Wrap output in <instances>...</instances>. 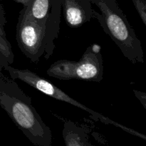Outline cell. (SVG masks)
I'll return each mask as SVG.
<instances>
[{
    "label": "cell",
    "mask_w": 146,
    "mask_h": 146,
    "mask_svg": "<svg viewBox=\"0 0 146 146\" xmlns=\"http://www.w3.org/2000/svg\"><path fill=\"white\" fill-rule=\"evenodd\" d=\"M14 61L12 47L7 37L0 35V71L11 65Z\"/></svg>",
    "instance_id": "9"
},
{
    "label": "cell",
    "mask_w": 146,
    "mask_h": 146,
    "mask_svg": "<svg viewBox=\"0 0 146 146\" xmlns=\"http://www.w3.org/2000/svg\"><path fill=\"white\" fill-rule=\"evenodd\" d=\"M6 24H7V19H6L5 11L3 6L0 4V35L4 37H7L5 29H4Z\"/></svg>",
    "instance_id": "11"
},
{
    "label": "cell",
    "mask_w": 146,
    "mask_h": 146,
    "mask_svg": "<svg viewBox=\"0 0 146 146\" xmlns=\"http://www.w3.org/2000/svg\"><path fill=\"white\" fill-rule=\"evenodd\" d=\"M21 12L36 22L60 24L62 13L61 0H30L23 6Z\"/></svg>",
    "instance_id": "6"
},
{
    "label": "cell",
    "mask_w": 146,
    "mask_h": 146,
    "mask_svg": "<svg viewBox=\"0 0 146 146\" xmlns=\"http://www.w3.org/2000/svg\"><path fill=\"white\" fill-rule=\"evenodd\" d=\"M14 1H16L17 3H19V4H21L23 6L26 5L27 3L29 2L30 0H14Z\"/></svg>",
    "instance_id": "13"
},
{
    "label": "cell",
    "mask_w": 146,
    "mask_h": 146,
    "mask_svg": "<svg viewBox=\"0 0 146 146\" xmlns=\"http://www.w3.org/2000/svg\"><path fill=\"white\" fill-rule=\"evenodd\" d=\"M101 12L93 9V18L98 20L104 32L121 50L123 55L133 64L144 62L141 40L137 36L126 16L115 0H90Z\"/></svg>",
    "instance_id": "2"
},
{
    "label": "cell",
    "mask_w": 146,
    "mask_h": 146,
    "mask_svg": "<svg viewBox=\"0 0 146 146\" xmlns=\"http://www.w3.org/2000/svg\"><path fill=\"white\" fill-rule=\"evenodd\" d=\"M132 1L144 25L146 26V1L145 0H132Z\"/></svg>",
    "instance_id": "10"
},
{
    "label": "cell",
    "mask_w": 146,
    "mask_h": 146,
    "mask_svg": "<svg viewBox=\"0 0 146 146\" xmlns=\"http://www.w3.org/2000/svg\"><path fill=\"white\" fill-rule=\"evenodd\" d=\"M62 135L65 145L67 146L93 145L86 130L71 121L65 122Z\"/></svg>",
    "instance_id": "8"
},
{
    "label": "cell",
    "mask_w": 146,
    "mask_h": 146,
    "mask_svg": "<svg viewBox=\"0 0 146 146\" xmlns=\"http://www.w3.org/2000/svg\"><path fill=\"white\" fill-rule=\"evenodd\" d=\"M63 15L67 25L78 28L93 18L90 0H61Z\"/></svg>",
    "instance_id": "7"
},
{
    "label": "cell",
    "mask_w": 146,
    "mask_h": 146,
    "mask_svg": "<svg viewBox=\"0 0 146 146\" xmlns=\"http://www.w3.org/2000/svg\"><path fill=\"white\" fill-rule=\"evenodd\" d=\"M0 106L29 141L51 146L52 133L32 105V100L14 81L0 71Z\"/></svg>",
    "instance_id": "1"
},
{
    "label": "cell",
    "mask_w": 146,
    "mask_h": 146,
    "mask_svg": "<svg viewBox=\"0 0 146 146\" xmlns=\"http://www.w3.org/2000/svg\"><path fill=\"white\" fill-rule=\"evenodd\" d=\"M4 70L9 73L10 77L12 79L20 80V81L26 83L28 85L31 86L33 88H36L38 91H41L45 95L48 96L58 100V101L68 103V104H71V105L74 106L77 108H81L83 111L86 112L94 121H100V122L106 124V125H113V126L123 130L124 131L131 134V135L143 138L144 141L146 140V137L143 134L140 133L135 130L128 128V127L125 126L121 123H118L113 121L112 119H110L108 117L104 116L100 113L91 109L86 106L84 105L76 100L74 99L72 97H71L69 95L66 94L64 91H63L62 90L56 86L54 84L47 81L45 78L39 76L38 74L30 71V70L16 68L11 66V65L5 67Z\"/></svg>",
    "instance_id": "4"
},
{
    "label": "cell",
    "mask_w": 146,
    "mask_h": 146,
    "mask_svg": "<svg viewBox=\"0 0 146 146\" xmlns=\"http://www.w3.org/2000/svg\"><path fill=\"white\" fill-rule=\"evenodd\" d=\"M133 92L136 98L141 101L142 105L143 106L144 108H146V94L142 91H137V90H133Z\"/></svg>",
    "instance_id": "12"
},
{
    "label": "cell",
    "mask_w": 146,
    "mask_h": 146,
    "mask_svg": "<svg viewBox=\"0 0 146 146\" xmlns=\"http://www.w3.org/2000/svg\"><path fill=\"white\" fill-rule=\"evenodd\" d=\"M98 44L89 46L78 61L61 59L51 64L46 74L60 80L78 79L101 82L104 76V64Z\"/></svg>",
    "instance_id": "5"
},
{
    "label": "cell",
    "mask_w": 146,
    "mask_h": 146,
    "mask_svg": "<svg viewBox=\"0 0 146 146\" xmlns=\"http://www.w3.org/2000/svg\"><path fill=\"white\" fill-rule=\"evenodd\" d=\"M59 32L60 24L36 22L19 12L16 41L21 52L31 62L38 63L42 56L46 60L51 56Z\"/></svg>",
    "instance_id": "3"
}]
</instances>
